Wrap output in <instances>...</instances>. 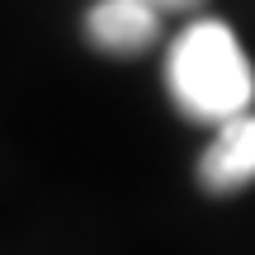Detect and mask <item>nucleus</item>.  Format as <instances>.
Here are the masks:
<instances>
[{"mask_svg":"<svg viewBox=\"0 0 255 255\" xmlns=\"http://www.w3.org/2000/svg\"><path fill=\"white\" fill-rule=\"evenodd\" d=\"M165 81H170L175 104L194 123H213V128L246 114L255 100L251 62L222 19H199L175 38Z\"/></svg>","mask_w":255,"mask_h":255,"instance_id":"f257e3e1","label":"nucleus"},{"mask_svg":"<svg viewBox=\"0 0 255 255\" xmlns=\"http://www.w3.org/2000/svg\"><path fill=\"white\" fill-rule=\"evenodd\" d=\"M199 180L213 194H232L255 180V114L251 109L218 123V137L199 161Z\"/></svg>","mask_w":255,"mask_h":255,"instance_id":"f03ea898","label":"nucleus"},{"mask_svg":"<svg viewBox=\"0 0 255 255\" xmlns=\"http://www.w3.org/2000/svg\"><path fill=\"white\" fill-rule=\"evenodd\" d=\"M156 24H161V5L156 0H95V9L85 14L90 38L104 52H119V57L142 52L156 38Z\"/></svg>","mask_w":255,"mask_h":255,"instance_id":"7ed1b4c3","label":"nucleus"},{"mask_svg":"<svg viewBox=\"0 0 255 255\" xmlns=\"http://www.w3.org/2000/svg\"><path fill=\"white\" fill-rule=\"evenodd\" d=\"M161 9H194V5H203V0H156Z\"/></svg>","mask_w":255,"mask_h":255,"instance_id":"20e7f679","label":"nucleus"}]
</instances>
